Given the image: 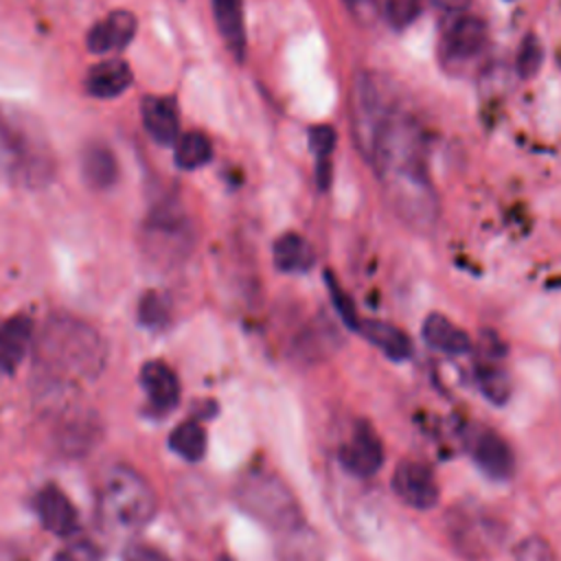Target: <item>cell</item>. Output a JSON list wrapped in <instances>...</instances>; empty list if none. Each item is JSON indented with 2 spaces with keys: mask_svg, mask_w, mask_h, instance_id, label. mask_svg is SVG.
<instances>
[{
  "mask_svg": "<svg viewBox=\"0 0 561 561\" xmlns=\"http://www.w3.org/2000/svg\"><path fill=\"white\" fill-rule=\"evenodd\" d=\"M309 145L316 151L318 160H329L333 147H335V131L329 125H316L309 131Z\"/></svg>",
  "mask_w": 561,
  "mask_h": 561,
  "instance_id": "33",
  "label": "cell"
},
{
  "mask_svg": "<svg viewBox=\"0 0 561 561\" xmlns=\"http://www.w3.org/2000/svg\"><path fill=\"white\" fill-rule=\"evenodd\" d=\"M517 561H552V554L543 539H526L517 552Z\"/></svg>",
  "mask_w": 561,
  "mask_h": 561,
  "instance_id": "34",
  "label": "cell"
},
{
  "mask_svg": "<svg viewBox=\"0 0 561 561\" xmlns=\"http://www.w3.org/2000/svg\"><path fill=\"white\" fill-rule=\"evenodd\" d=\"M324 278H327L331 300H333V305H335V309H337V313H340L342 322H344L346 327H351V329H357L362 320H359V316H357V311H355L353 300H351V298H348V294L337 285V280L333 278V274H327Z\"/></svg>",
  "mask_w": 561,
  "mask_h": 561,
  "instance_id": "30",
  "label": "cell"
},
{
  "mask_svg": "<svg viewBox=\"0 0 561 561\" xmlns=\"http://www.w3.org/2000/svg\"><path fill=\"white\" fill-rule=\"evenodd\" d=\"M33 320L24 313L11 316L0 324V370L13 373L26 357L33 342Z\"/></svg>",
  "mask_w": 561,
  "mask_h": 561,
  "instance_id": "15",
  "label": "cell"
},
{
  "mask_svg": "<svg viewBox=\"0 0 561 561\" xmlns=\"http://www.w3.org/2000/svg\"><path fill=\"white\" fill-rule=\"evenodd\" d=\"M81 173L92 188H110L118 180V162L105 142H88L81 151Z\"/></svg>",
  "mask_w": 561,
  "mask_h": 561,
  "instance_id": "20",
  "label": "cell"
},
{
  "mask_svg": "<svg viewBox=\"0 0 561 561\" xmlns=\"http://www.w3.org/2000/svg\"><path fill=\"white\" fill-rule=\"evenodd\" d=\"M136 28H138V20L131 11L114 9L90 28L85 37V46L94 55L123 50L134 39Z\"/></svg>",
  "mask_w": 561,
  "mask_h": 561,
  "instance_id": "11",
  "label": "cell"
},
{
  "mask_svg": "<svg viewBox=\"0 0 561 561\" xmlns=\"http://www.w3.org/2000/svg\"><path fill=\"white\" fill-rule=\"evenodd\" d=\"M123 561H171L162 550L147 543H131L125 548Z\"/></svg>",
  "mask_w": 561,
  "mask_h": 561,
  "instance_id": "35",
  "label": "cell"
},
{
  "mask_svg": "<svg viewBox=\"0 0 561 561\" xmlns=\"http://www.w3.org/2000/svg\"><path fill=\"white\" fill-rule=\"evenodd\" d=\"M171 449L188 462H197L206 451V432L195 421H184L171 432Z\"/></svg>",
  "mask_w": 561,
  "mask_h": 561,
  "instance_id": "26",
  "label": "cell"
},
{
  "mask_svg": "<svg viewBox=\"0 0 561 561\" xmlns=\"http://www.w3.org/2000/svg\"><path fill=\"white\" fill-rule=\"evenodd\" d=\"M280 561H320L322 550L318 537L302 524L294 530L283 533L280 539Z\"/></svg>",
  "mask_w": 561,
  "mask_h": 561,
  "instance_id": "25",
  "label": "cell"
},
{
  "mask_svg": "<svg viewBox=\"0 0 561 561\" xmlns=\"http://www.w3.org/2000/svg\"><path fill=\"white\" fill-rule=\"evenodd\" d=\"M131 85V70L123 59H103L85 75V90L94 99H116Z\"/></svg>",
  "mask_w": 561,
  "mask_h": 561,
  "instance_id": "18",
  "label": "cell"
},
{
  "mask_svg": "<svg viewBox=\"0 0 561 561\" xmlns=\"http://www.w3.org/2000/svg\"><path fill=\"white\" fill-rule=\"evenodd\" d=\"M213 13L217 31L237 61L245 55V26H243V2L241 0H213Z\"/></svg>",
  "mask_w": 561,
  "mask_h": 561,
  "instance_id": "19",
  "label": "cell"
},
{
  "mask_svg": "<svg viewBox=\"0 0 561 561\" xmlns=\"http://www.w3.org/2000/svg\"><path fill=\"white\" fill-rule=\"evenodd\" d=\"M543 61V48L535 35H526L517 50V75L522 79H530L539 72Z\"/></svg>",
  "mask_w": 561,
  "mask_h": 561,
  "instance_id": "28",
  "label": "cell"
},
{
  "mask_svg": "<svg viewBox=\"0 0 561 561\" xmlns=\"http://www.w3.org/2000/svg\"><path fill=\"white\" fill-rule=\"evenodd\" d=\"M486 39V26L476 15H460L443 33V53L449 61H465L478 55Z\"/></svg>",
  "mask_w": 561,
  "mask_h": 561,
  "instance_id": "13",
  "label": "cell"
},
{
  "mask_svg": "<svg viewBox=\"0 0 561 561\" xmlns=\"http://www.w3.org/2000/svg\"><path fill=\"white\" fill-rule=\"evenodd\" d=\"M138 320L145 327H162L169 320V302L158 291H147L138 302Z\"/></svg>",
  "mask_w": 561,
  "mask_h": 561,
  "instance_id": "29",
  "label": "cell"
},
{
  "mask_svg": "<svg viewBox=\"0 0 561 561\" xmlns=\"http://www.w3.org/2000/svg\"><path fill=\"white\" fill-rule=\"evenodd\" d=\"M357 331L373 344L377 346L383 355H388L390 359H408L412 355V344L410 337L397 329L394 324L381 322V320H362Z\"/></svg>",
  "mask_w": 561,
  "mask_h": 561,
  "instance_id": "22",
  "label": "cell"
},
{
  "mask_svg": "<svg viewBox=\"0 0 561 561\" xmlns=\"http://www.w3.org/2000/svg\"><path fill=\"white\" fill-rule=\"evenodd\" d=\"M37 364L55 381L94 379L105 368V344L101 335L72 316L46 320L37 344Z\"/></svg>",
  "mask_w": 561,
  "mask_h": 561,
  "instance_id": "2",
  "label": "cell"
},
{
  "mask_svg": "<svg viewBox=\"0 0 561 561\" xmlns=\"http://www.w3.org/2000/svg\"><path fill=\"white\" fill-rule=\"evenodd\" d=\"M142 125L149 131V136L162 145H171L180 136V116L178 105L171 96H145L142 105Z\"/></svg>",
  "mask_w": 561,
  "mask_h": 561,
  "instance_id": "16",
  "label": "cell"
},
{
  "mask_svg": "<svg viewBox=\"0 0 561 561\" xmlns=\"http://www.w3.org/2000/svg\"><path fill=\"white\" fill-rule=\"evenodd\" d=\"M430 2H432V7H434V9H438V11H447V13L462 11V9L469 4V0H430Z\"/></svg>",
  "mask_w": 561,
  "mask_h": 561,
  "instance_id": "36",
  "label": "cell"
},
{
  "mask_svg": "<svg viewBox=\"0 0 561 561\" xmlns=\"http://www.w3.org/2000/svg\"><path fill=\"white\" fill-rule=\"evenodd\" d=\"M35 506H37V515L46 530H50L53 535H59V537H68L70 533H75L77 511L59 486H55V484L44 486L37 493Z\"/></svg>",
  "mask_w": 561,
  "mask_h": 561,
  "instance_id": "14",
  "label": "cell"
},
{
  "mask_svg": "<svg viewBox=\"0 0 561 561\" xmlns=\"http://www.w3.org/2000/svg\"><path fill=\"white\" fill-rule=\"evenodd\" d=\"M0 171L15 184L37 188L53 178V153L35 123L0 107Z\"/></svg>",
  "mask_w": 561,
  "mask_h": 561,
  "instance_id": "3",
  "label": "cell"
},
{
  "mask_svg": "<svg viewBox=\"0 0 561 561\" xmlns=\"http://www.w3.org/2000/svg\"><path fill=\"white\" fill-rule=\"evenodd\" d=\"M421 333H423V340L432 348L449 353V355H462L471 348L469 335L462 329H458L449 318H445L440 313H430L423 322Z\"/></svg>",
  "mask_w": 561,
  "mask_h": 561,
  "instance_id": "21",
  "label": "cell"
},
{
  "mask_svg": "<svg viewBox=\"0 0 561 561\" xmlns=\"http://www.w3.org/2000/svg\"><path fill=\"white\" fill-rule=\"evenodd\" d=\"M145 248L158 259L175 256L186 250L188 243V224L186 217L173 204L156 206L153 213L147 217L145 228Z\"/></svg>",
  "mask_w": 561,
  "mask_h": 561,
  "instance_id": "7",
  "label": "cell"
},
{
  "mask_svg": "<svg viewBox=\"0 0 561 561\" xmlns=\"http://www.w3.org/2000/svg\"><path fill=\"white\" fill-rule=\"evenodd\" d=\"M392 491L412 508L425 511L438 502V484L432 469L419 460H401L392 476Z\"/></svg>",
  "mask_w": 561,
  "mask_h": 561,
  "instance_id": "10",
  "label": "cell"
},
{
  "mask_svg": "<svg viewBox=\"0 0 561 561\" xmlns=\"http://www.w3.org/2000/svg\"><path fill=\"white\" fill-rule=\"evenodd\" d=\"M234 500L250 517L280 535L305 524L300 504L291 489L272 471H248L234 486Z\"/></svg>",
  "mask_w": 561,
  "mask_h": 561,
  "instance_id": "5",
  "label": "cell"
},
{
  "mask_svg": "<svg viewBox=\"0 0 561 561\" xmlns=\"http://www.w3.org/2000/svg\"><path fill=\"white\" fill-rule=\"evenodd\" d=\"M173 158H175V164L184 171H193V169L204 167L213 158L210 138L199 129H191V131L178 136Z\"/></svg>",
  "mask_w": 561,
  "mask_h": 561,
  "instance_id": "24",
  "label": "cell"
},
{
  "mask_svg": "<svg viewBox=\"0 0 561 561\" xmlns=\"http://www.w3.org/2000/svg\"><path fill=\"white\" fill-rule=\"evenodd\" d=\"M219 561H232V559H228V557H224V559H219Z\"/></svg>",
  "mask_w": 561,
  "mask_h": 561,
  "instance_id": "38",
  "label": "cell"
},
{
  "mask_svg": "<svg viewBox=\"0 0 561 561\" xmlns=\"http://www.w3.org/2000/svg\"><path fill=\"white\" fill-rule=\"evenodd\" d=\"M140 383L149 397V403L158 412H169L180 401L178 375L160 359H151L140 370Z\"/></svg>",
  "mask_w": 561,
  "mask_h": 561,
  "instance_id": "17",
  "label": "cell"
},
{
  "mask_svg": "<svg viewBox=\"0 0 561 561\" xmlns=\"http://www.w3.org/2000/svg\"><path fill=\"white\" fill-rule=\"evenodd\" d=\"M346 4H355V2H359V0H344Z\"/></svg>",
  "mask_w": 561,
  "mask_h": 561,
  "instance_id": "37",
  "label": "cell"
},
{
  "mask_svg": "<svg viewBox=\"0 0 561 561\" xmlns=\"http://www.w3.org/2000/svg\"><path fill=\"white\" fill-rule=\"evenodd\" d=\"M342 467L359 478H370L383 465V445L368 421H357L348 440L340 449Z\"/></svg>",
  "mask_w": 561,
  "mask_h": 561,
  "instance_id": "8",
  "label": "cell"
},
{
  "mask_svg": "<svg viewBox=\"0 0 561 561\" xmlns=\"http://www.w3.org/2000/svg\"><path fill=\"white\" fill-rule=\"evenodd\" d=\"M274 265L280 272H307L313 263H316V254L313 248L307 239H302L296 232H285L274 241Z\"/></svg>",
  "mask_w": 561,
  "mask_h": 561,
  "instance_id": "23",
  "label": "cell"
},
{
  "mask_svg": "<svg viewBox=\"0 0 561 561\" xmlns=\"http://www.w3.org/2000/svg\"><path fill=\"white\" fill-rule=\"evenodd\" d=\"M397 103L390 85L377 72H359L351 90V125L353 138L362 156L368 160L375 138L394 114Z\"/></svg>",
  "mask_w": 561,
  "mask_h": 561,
  "instance_id": "6",
  "label": "cell"
},
{
  "mask_svg": "<svg viewBox=\"0 0 561 561\" xmlns=\"http://www.w3.org/2000/svg\"><path fill=\"white\" fill-rule=\"evenodd\" d=\"M478 381L486 399H491L495 405H502L511 394V381L506 373L497 366H480L478 368Z\"/></svg>",
  "mask_w": 561,
  "mask_h": 561,
  "instance_id": "27",
  "label": "cell"
},
{
  "mask_svg": "<svg viewBox=\"0 0 561 561\" xmlns=\"http://www.w3.org/2000/svg\"><path fill=\"white\" fill-rule=\"evenodd\" d=\"M156 508V493L142 473L125 465H116L103 473L99 486V519L103 528L131 535L151 522Z\"/></svg>",
  "mask_w": 561,
  "mask_h": 561,
  "instance_id": "4",
  "label": "cell"
},
{
  "mask_svg": "<svg viewBox=\"0 0 561 561\" xmlns=\"http://www.w3.org/2000/svg\"><path fill=\"white\" fill-rule=\"evenodd\" d=\"M449 535L462 554L480 557L497 543V524L482 511L458 508L449 517Z\"/></svg>",
  "mask_w": 561,
  "mask_h": 561,
  "instance_id": "9",
  "label": "cell"
},
{
  "mask_svg": "<svg viewBox=\"0 0 561 561\" xmlns=\"http://www.w3.org/2000/svg\"><path fill=\"white\" fill-rule=\"evenodd\" d=\"M423 0H386V15L392 26L403 28L421 13Z\"/></svg>",
  "mask_w": 561,
  "mask_h": 561,
  "instance_id": "31",
  "label": "cell"
},
{
  "mask_svg": "<svg viewBox=\"0 0 561 561\" xmlns=\"http://www.w3.org/2000/svg\"><path fill=\"white\" fill-rule=\"evenodd\" d=\"M368 162L394 213L414 230H430L438 217V199L427 173L423 127L399 107L375 138Z\"/></svg>",
  "mask_w": 561,
  "mask_h": 561,
  "instance_id": "1",
  "label": "cell"
},
{
  "mask_svg": "<svg viewBox=\"0 0 561 561\" xmlns=\"http://www.w3.org/2000/svg\"><path fill=\"white\" fill-rule=\"evenodd\" d=\"M55 561H101V548L88 539H79L61 548Z\"/></svg>",
  "mask_w": 561,
  "mask_h": 561,
  "instance_id": "32",
  "label": "cell"
},
{
  "mask_svg": "<svg viewBox=\"0 0 561 561\" xmlns=\"http://www.w3.org/2000/svg\"><path fill=\"white\" fill-rule=\"evenodd\" d=\"M471 458L476 460V465L489 478H495V480L511 478V473L515 469L513 449L493 430L482 427L473 434V438H471Z\"/></svg>",
  "mask_w": 561,
  "mask_h": 561,
  "instance_id": "12",
  "label": "cell"
}]
</instances>
